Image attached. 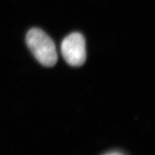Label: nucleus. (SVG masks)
I'll return each instance as SVG.
<instances>
[{
	"instance_id": "3",
	"label": "nucleus",
	"mask_w": 155,
	"mask_h": 155,
	"mask_svg": "<svg viewBox=\"0 0 155 155\" xmlns=\"http://www.w3.org/2000/svg\"><path fill=\"white\" fill-rule=\"evenodd\" d=\"M104 155H124V154L120 153V152H111V153H109L104 154Z\"/></svg>"
},
{
	"instance_id": "2",
	"label": "nucleus",
	"mask_w": 155,
	"mask_h": 155,
	"mask_svg": "<svg viewBox=\"0 0 155 155\" xmlns=\"http://www.w3.org/2000/svg\"><path fill=\"white\" fill-rule=\"evenodd\" d=\"M61 54L67 64L73 67L83 65L86 60L85 40L81 34L73 32L63 40Z\"/></svg>"
},
{
	"instance_id": "1",
	"label": "nucleus",
	"mask_w": 155,
	"mask_h": 155,
	"mask_svg": "<svg viewBox=\"0 0 155 155\" xmlns=\"http://www.w3.org/2000/svg\"><path fill=\"white\" fill-rule=\"evenodd\" d=\"M27 45L36 59L45 67H53L58 60V54L54 41L47 34L38 28L27 32Z\"/></svg>"
}]
</instances>
